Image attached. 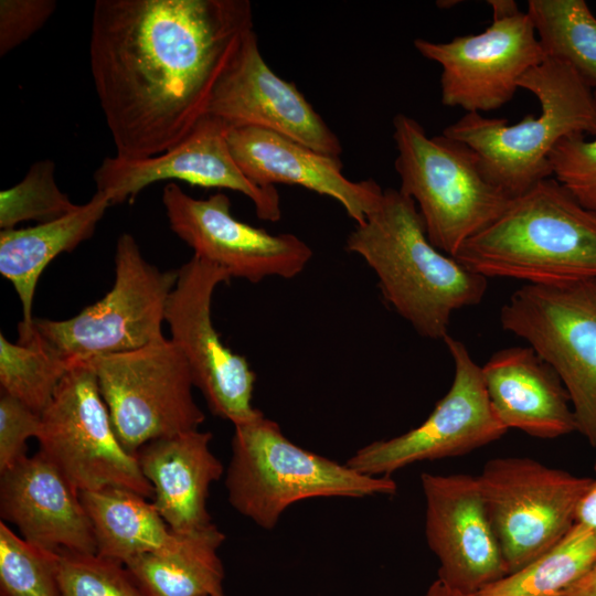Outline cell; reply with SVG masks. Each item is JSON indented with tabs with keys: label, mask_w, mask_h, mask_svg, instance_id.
I'll return each mask as SVG.
<instances>
[{
	"label": "cell",
	"mask_w": 596,
	"mask_h": 596,
	"mask_svg": "<svg viewBox=\"0 0 596 596\" xmlns=\"http://www.w3.org/2000/svg\"><path fill=\"white\" fill-rule=\"evenodd\" d=\"M252 30L248 0H96L89 64L115 156L179 143Z\"/></svg>",
	"instance_id": "6da1fadb"
},
{
	"label": "cell",
	"mask_w": 596,
	"mask_h": 596,
	"mask_svg": "<svg viewBox=\"0 0 596 596\" xmlns=\"http://www.w3.org/2000/svg\"><path fill=\"white\" fill-rule=\"evenodd\" d=\"M345 248L365 260L386 302L428 339H444L453 313L480 304L487 291L488 278L430 243L415 202L400 190L383 191Z\"/></svg>",
	"instance_id": "7a4b0ae2"
},
{
	"label": "cell",
	"mask_w": 596,
	"mask_h": 596,
	"mask_svg": "<svg viewBox=\"0 0 596 596\" xmlns=\"http://www.w3.org/2000/svg\"><path fill=\"white\" fill-rule=\"evenodd\" d=\"M454 258L486 278L542 286L596 280V212L549 178L511 199Z\"/></svg>",
	"instance_id": "3957f363"
},
{
	"label": "cell",
	"mask_w": 596,
	"mask_h": 596,
	"mask_svg": "<svg viewBox=\"0 0 596 596\" xmlns=\"http://www.w3.org/2000/svg\"><path fill=\"white\" fill-rule=\"evenodd\" d=\"M540 104L538 116L505 119L466 113L443 135L468 146L490 182L510 199L551 178L550 158L571 136L596 137V96L567 64L546 57L519 82Z\"/></svg>",
	"instance_id": "277c9868"
},
{
	"label": "cell",
	"mask_w": 596,
	"mask_h": 596,
	"mask_svg": "<svg viewBox=\"0 0 596 596\" xmlns=\"http://www.w3.org/2000/svg\"><path fill=\"white\" fill-rule=\"evenodd\" d=\"M225 472L230 504L259 528L273 530L291 504L309 498L393 496L392 477L361 473L290 441L262 414L235 425Z\"/></svg>",
	"instance_id": "5b68a950"
},
{
	"label": "cell",
	"mask_w": 596,
	"mask_h": 596,
	"mask_svg": "<svg viewBox=\"0 0 596 596\" xmlns=\"http://www.w3.org/2000/svg\"><path fill=\"white\" fill-rule=\"evenodd\" d=\"M400 191L412 199L430 243L455 257L511 200L485 175L477 155L444 136L428 137L414 118H393Z\"/></svg>",
	"instance_id": "8992f818"
},
{
	"label": "cell",
	"mask_w": 596,
	"mask_h": 596,
	"mask_svg": "<svg viewBox=\"0 0 596 596\" xmlns=\"http://www.w3.org/2000/svg\"><path fill=\"white\" fill-rule=\"evenodd\" d=\"M177 279L178 270L150 264L135 237L124 233L116 244L111 289L70 319L34 318V330L72 363L160 342L167 339L162 323Z\"/></svg>",
	"instance_id": "52a82bcc"
},
{
	"label": "cell",
	"mask_w": 596,
	"mask_h": 596,
	"mask_svg": "<svg viewBox=\"0 0 596 596\" xmlns=\"http://www.w3.org/2000/svg\"><path fill=\"white\" fill-rule=\"evenodd\" d=\"M500 322L556 371L577 432L596 446V280L525 284L501 308Z\"/></svg>",
	"instance_id": "ba28073f"
},
{
	"label": "cell",
	"mask_w": 596,
	"mask_h": 596,
	"mask_svg": "<svg viewBox=\"0 0 596 596\" xmlns=\"http://www.w3.org/2000/svg\"><path fill=\"white\" fill-rule=\"evenodd\" d=\"M42 453L79 493L118 487L152 498L136 455L120 443L88 361H77L42 411Z\"/></svg>",
	"instance_id": "9c48e42d"
},
{
	"label": "cell",
	"mask_w": 596,
	"mask_h": 596,
	"mask_svg": "<svg viewBox=\"0 0 596 596\" xmlns=\"http://www.w3.org/2000/svg\"><path fill=\"white\" fill-rule=\"evenodd\" d=\"M88 362L115 432L129 453L135 455L153 439L199 429L204 422L188 363L171 340Z\"/></svg>",
	"instance_id": "30bf717a"
},
{
	"label": "cell",
	"mask_w": 596,
	"mask_h": 596,
	"mask_svg": "<svg viewBox=\"0 0 596 596\" xmlns=\"http://www.w3.org/2000/svg\"><path fill=\"white\" fill-rule=\"evenodd\" d=\"M477 479L509 574L571 530L577 504L593 481L529 457L493 458Z\"/></svg>",
	"instance_id": "8fae6325"
},
{
	"label": "cell",
	"mask_w": 596,
	"mask_h": 596,
	"mask_svg": "<svg viewBox=\"0 0 596 596\" xmlns=\"http://www.w3.org/2000/svg\"><path fill=\"white\" fill-rule=\"evenodd\" d=\"M488 3L493 19L478 34L448 42L414 40L422 56L441 66V104L466 113L490 111L509 103L520 79L546 58L528 12L513 0Z\"/></svg>",
	"instance_id": "7c38bea8"
},
{
	"label": "cell",
	"mask_w": 596,
	"mask_h": 596,
	"mask_svg": "<svg viewBox=\"0 0 596 596\" xmlns=\"http://www.w3.org/2000/svg\"><path fill=\"white\" fill-rule=\"evenodd\" d=\"M230 279L224 269L193 256L178 270L164 320L211 413L235 426L263 413L252 403L254 371L244 356L223 343L212 321L213 292Z\"/></svg>",
	"instance_id": "4fadbf2b"
},
{
	"label": "cell",
	"mask_w": 596,
	"mask_h": 596,
	"mask_svg": "<svg viewBox=\"0 0 596 596\" xmlns=\"http://www.w3.org/2000/svg\"><path fill=\"white\" fill-rule=\"evenodd\" d=\"M443 340L455 365L448 392L421 425L358 449L347 460L349 467L368 476L391 477L414 462L468 454L507 433L490 405L481 366L461 341L449 334Z\"/></svg>",
	"instance_id": "5bb4252c"
},
{
	"label": "cell",
	"mask_w": 596,
	"mask_h": 596,
	"mask_svg": "<svg viewBox=\"0 0 596 596\" xmlns=\"http://www.w3.org/2000/svg\"><path fill=\"white\" fill-rule=\"evenodd\" d=\"M162 203L172 232L193 256L224 269L230 277L258 283L267 277L290 279L304 272L312 249L290 233L272 234L235 219L222 192L195 199L169 182Z\"/></svg>",
	"instance_id": "9a60e30c"
},
{
	"label": "cell",
	"mask_w": 596,
	"mask_h": 596,
	"mask_svg": "<svg viewBox=\"0 0 596 596\" xmlns=\"http://www.w3.org/2000/svg\"><path fill=\"white\" fill-rule=\"evenodd\" d=\"M228 129L221 119L204 115L179 143L160 155L135 160L106 157L94 172L96 191L105 193L115 205L132 202L155 182L180 180L237 191L252 201L258 219L279 221L276 187L258 185L244 174L232 156Z\"/></svg>",
	"instance_id": "2e32d148"
},
{
	"label": "cell",
	"mask_w": 596,
	"mask_h": 596,
	"mask_svg": "<svg viewBox=\"0 0 596 596\" xmlns=\"http://www.w3.org/2000/svg\"><path fill=\"white\" fill-rule=\"evenodd\" d=\"M425 535L438 563V581L475 595L509 574L477 476L423 472Z\"/></svg>",
	"instance_id": "e0dca14e"
},
{
	"label": "cell",
	"mask_w": 596,
	"mask_h": 596,
	"mask_svg": "<svg viewBox=\"0 0 596 596\" xmlns=\"http://www.w3.org/2000/svg\"><path fill=\"white\" fill-rule=\"evenodd\" d=\"M230 128L267 129L319 152L339 157L337 135L290 82L263 58L252 30L215 85L206 114Z\"/></svg>",
	"instance_id": "ac0fdd59"
},
{
	"label": "cell",
	"mask_w": 596,
	"mask_h": 596,
	"mask_svg": "<svg viewBox=\"0 0 596 596\" xmlns=\"http://www.w3.org/2000/svg\"><path fill=\"white\" fill-rule=\"evenodd\" d=\"M227 142L244 174L262 187L296 184L338 201L356 225L379 206L383 189L373 180L352 181L339 157L313 150L258 127L230 128Z\"/></svg>",
	"instance_id": "d6986e66"
},
{
	"label": "cell",
	"mask_w": 596,
	"mask_h": 596,
	"mask_svg": "<svg viewBox=\"0 0 596 596\" xmlns=\"http://www.w3.org/2000/svg\"><path fill=\"white\" fill-rule=\"evenodd\" d=\"M0 515L35 545L96 553L79 493L40 451L0 473Z\"/></svg>",
	"instance_id": "ffe728a7"
},
{
	"label": "cell",
	"mask_w": 596,
	"mask_h": 596,
	"mask_svg": "<svg viewBox=\"0 0 596 596\" xmlns=\"http://www.w3.org/2000/svg\"><path fill=\"white\" fill-rule=\"evenodd\" d=\"M481 372L492 411L507 429L542 439L577 432L562 380L533 348L500 350Z\"/></svg>",
	"instance_id": "44dd1931"
},
{
	"label": "cell",
	"mask_w": 596,
	"mask_h": 596,
	"mask_svg": "<svg viewBox=\"0 0 596 596\" xmlns=\"http://www.w3.org/2000/svg\"><path fill=\"white\" fill-rule=\"evenodd\" d=\"M212 434L200 429L153 439L135 454L152 488V503L174 533L205 528L210 488L224 467L211 450Z\"/></svg>",
	"instance_id": "7402d4cb"
},
{
	"label": "cell",
	"mask_w": 596,
	"mask_h": 596,
	"mask_svg": "<svg viewBox=\"0 0 596 596\" xmlns=\"http://www.w3.org/2000/svg\"><path fill=\"white\" fill-rule=\"evenodd\" d=\"M109 206V198L96 191L89 201L65 216L31 227L1 230L0 273L12 284L22 306L19 339L33 331V298L45 267L60 254L74 251L91 238Z\"/></svg>",
	"instance_id": "603a6c76"
},
{
	"label": "cell",
	"mask_w": 596,
	"mask_h": 596,
	"mask_svg": "<svg viewBox=\"0 0 596 596\" xmlns=\"http://www.w3.org/2000/svg\"><path fill=\"white\" fill-rule=\"evenodd\" d=\"M225 539L211 523L177 533L171 546L138 555L124 565L143 596H226L219 556Z\"/></svg>",
	"instance_id": "cb8c5ba5"
},
{
	"label": "cell",
	"mask_w": 596,
	"mask_h": 596,
	"mask_svg": "<svg viewBox=\"0 0 596 596\" xmlns=\"http://www.w3.org/2000/svg\"><path fill=\"white\" fill-rule=\"evenodd\" d=\"M96 553L125 564L138 555L171 546L177 539L152 502L128 489L108 487L79 492Z\"/></svg>",
	"instance_id": "d4e9b609"
},
{
	"label": "cell",
	"mask_w": 596,
	"mask_h": 596,
	"mask_svg": "<svg viewBox=\"0 0 596 596\" xmlns=\"http://www.w3.org/2000/svg\"><path fill=\"white\" fill-rule=\"evenodd\" d=\"M596 563V535L575 523L552 547L473 596H555Z\"/></svg>",
	"instance_id": "484cf974"
},
{
	"label": "cell",
	"mask_w": 596,
	"mask_h": 596,
	"mask_svg": "<svg viewBox=\"0 0 596 596\" xmlns=\"http://www.w3.org/2000/svg\"><path fill=\"white\" fill-rule=\"evenodd\" d=\"M546 57L571 66L596 92V17L585 0H529Z\"/></svg>",
	"instance_id": "4316f807"
},
{
	"label": "cell",
	"mask_w": 596,
	"mask_h": 596,
	"mask_svg": "<svg viewBox=\"0 0 596 596\" xmlns=\"http://www.w3.org/2000/svg\"><path fill=\"white\" fill-rule=\"evenodd\" d=\"M74 363L49 347L34 327L29 338L17 342L0 334L1 392L39 414L47 406Z\"/></svg>",
	"instance_id": "83f0119b"
},
{
	"label": "cell",
	"mask_w": 596,
	"mask_h": 596,
	"mask_svg": "<svg viewBox=\"0 0 596 596\" xmlns=\"http://www.w3.org/2000/svg\"><path fill=\"white\" fill-rule=\"evenodd\" d=\"M58 551L35 545L0 521L1 596H60Z\"/></svg>",
	"instance_id": "f1b7e54d"
},
{
	"label": "cell",
	"mask_w": 596,
	"mask_h": 596,
	"mask_svg": "<svg viewBox=\"0 0 596 596\" xmlns=\"http://www.w3.org/2000/svg\"><path fill=\"white\" fill-rule=\"evenodd\" d=\"M52 160L34 162L15 185L0 192V227L11 230L24 221L50 222L74 212L71 201L56 184Z\"/></svg>",
	"instance_id": "f546056e"
},
{
	"label": "cell",
	"mask_w": 596,
	"mask_h": 596,
	"mask_svg": "<svg viewBox=\"0 0 596 596\" xmlns=\"http://www.w3.org/2000/svg\"><path fill=\"white\" fill-rule=\"evenodd\" d=\"M60 596H143L126 566L97 553L58 551Z\"/></svg>",
	"instance_id": "4dcf8cb0"
},
{
	"label": "cell",
	"mask_w": 596,
	"mask_h": 596,
	"mask_svg": "<svg viewBox=\"0 0 596 596\" xmlns=\"http://www.w3.org/2000/svg\"><path fill=\"white\" fill-rule=\"evenodd\" d=\"M550 164L554 179L582 205L596 212V137L563 139L552 152Z\"/></svg>",
	"instance_id": "1f68e13d"
},
{
	"label": "cell",
	"mask_w": 596,
	"mask_h": 596,
	"mask_svg": "<svg viewBox=\"0 0 596 596\" xmlns=\"http://www.w3.org/2000/svg\"><path fill=\"white\" fill-rule=\"evenodd\" d=\"M41 415L19 400L1 392L0 473L26 457L29 438H38Z\"/></svg>",
	"instance_id": "d6a6232c"
},
{
	"label": "cell",
	"mask_w": 596,
	"mask_h": 596,
	"mask_svg": "<svg viewBox=\"0 0 596 596\" xmlns=\"http://www.w3.org/2000/svg\"><path fill=\"white\" fill-rule=\"evenodd\" d=\"M56 7L54 0H1L0 55L4 56L39 31Z\"/></svg>",
	"instance_id": "836d02e7"
},
{
	"label": "cell",
	"mask_w": 596,
	"mask_h": 596,
	"mask_svg": "<svg viewBox=\"0 0 596 596\" xmlns=\"http://www.w3.org/2000/svg\"><path fill=\"white\" fill-rule=\"evenodd\" d=\"M575 523L584 525L596 535V478H593L577 504Z\"/></svg>",
	"instance_id": "e575fe53"
},
{
	"label": "cell",
	"mask_w": 596,
	"mask_h": 596,
	"mask_svg": "<svg viewBox=\"0 0 596 596\" xmlns=\"http://www.w3.org/2000/svg\"><path fill=\"white\" fill-rule=\"evenodd\" d=\"M555 596H596V563Z\"/></svg>",
	"instance_id": "d590c367"
},
{
	"label": "cell",
	"mask_w": 596,
	"mask_h": 596,
	"mask_svg": "<svg viewBox=\"0 0 596 596\" xmlns=\"http://www.w3.org/2000/svg\"><path fill=\"white\" fill-rule=\"evenodd\" d=\"M425 596H473V595H467L459 593L457 590H454L446 585H444L440 581L436 579L430 584L428 587Z\"/></svg>",
	"instance_id": "8d00e7d4"
},
{
	"label": "cell",
	"mask_w": 596,
	"mask_h": 596,
	"mask_svg": "<svg viewBox=\"0 0 596 596\" xmlns=\"http://www.w3.org/2000/svg\"><path fill=\"white\" fill-rule=\"evenodd\" d=\"M595 471H596V464H595Z\"/></svg>",
	"instance_id": "74e56055"
}]
</instances>
